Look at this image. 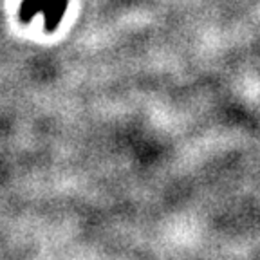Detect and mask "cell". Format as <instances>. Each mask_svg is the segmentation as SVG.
<instances>
[{"mask_svg":"<svg viewBox=\"0 0 260 260\" xmlns=\"http://www.w3.org/2000/svg\"><path fill=\"white\" fill-rule=\"evenodd\" d=\"M67 8V0H44V8H42V16L45 20V27L53 31L61 22V16Z\"/></svg>","mask_w":260,"mask_h":260,"instance_id":"1","label":"cell"},{"mask_svg":"<svg viewBox=\"0 0 260 260\" xmlns=\"http://www.w3.org/2000/svg\"><path fill=\"white\" fill-rule=\"evenodd\" d=\"M44 0H24L20 6V18L24 22H31L37 15H42Z\"/></svg>","mask_w":260,"mask_h":260,"instance_id":"2","label":"cell"}]
</instances>
